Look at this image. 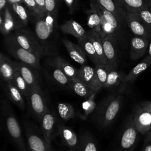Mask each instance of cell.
I'll list each match as a JSON object with an SVG mask.
<instances>
[{"label": "cell", "mask_w": 151, "mask_h": 151, "mask_svg": "<svg viewBox=\"0 0 151 151\" xmlns=\"http://www.w3.org/2000/svg\"><path fill=\"white\" fill-rule=\"evenodd\" d=\"M34 32L43 48L45 56H57L58 40L57 15L46 12L44 15H35Z\"/></svg>", "instance_id": "cell-1"}, {"label": "cell", "mask_w": 151, "mask_h": 151, "mask_svg": "<svg viewBox=\"0 0 151 151\" xmlns=\"http://www.w3.org/2000/svg\"><path fill=\"white\" fill-rule=\"evenodd\" d=\"M123 93H115L106 97L97 107L94 120L99 127H108L117 116L123 100Z\"/></svg>", "instance_id": "cell-2"}, {"label": "cell", "mask_w": 151, "mask_h": 151, "mask_svg": "<svg viewBox=\"0 0 151 151\" xmlns=\"http://www.w3.org/2000/svg\"><path fill=\"white\" fill-rule=\"evenodd\" d=\"M90 4H93L95 6L101 16L103 30V37L101 39L109 35H111L115 38L117 43L119 42L123 44V41L126 40V33L124 29L126 25L119 21L113 14L102 7L95 0L90 2Z\"/></svg>", "instance_id": "cell-3"}, {"label": "cell", "mask_w": 151, "mask_h": 151, "mask_svg": "<svg viewBox=\"0 0 151 151\" xmlns=\"http://www.w3.org/2000/svg\"><path fill=\"white\" fill-rule=\"evenodd\" d=\"M1 110L5 128L11 139L20 151H27L19 124L9 103L5 99L1 101Z\"/></svg>", "instance_id": "cell-4"}, {"label": "cell", "mask_w": 151, "mask_h": 151, "mask_svg": "<svg viewBox=\"0 0 151 151\" xmlns=\"http://www.w3.org/2000/svg\"><path fill=\"white\" fill-rule=\"evenodd\" d=\"M4 45L6 51L19 61L27 64L38 70L41 68L40 56L22 47L15 38L13 32L5 36Z\"/></svg>", "instance_id": "cell-5"}, {"label": "cell", "mask_w": 151, "mask_h": 151, "mask_svg": "<svg viewBox=\"0 0 151 151\" xmlns=\"http://www.w3.org/2000/svg\"><path fill=\"white\" fill-rule=\"evenodd\" d=\"M13 33L17 41L22 47L40 57L45 56L43 48L34 32L24 27L15 30Z\"/></svg>", "instance_id": "cell-6"}, {"label": "cell", "mask_w": 151, "mask_h": 151, "mask_svg": "<svg viewBox=\"0 0 151 151\" xmlns=\"http://www.w3.org/2000/svg\"><path fill=\"white\" fill-rule=\"evenodd\" d=\"M139 133L133 116L130 115L127 119L118 147L114 151H133L138 140Z\"/></svg>", "instance_id": "cell-7"}, {"label": "cell", "mask_w": 151, "mask_h": 151, "mask_svg": "<svg viewBox=\"0 0 151 151\" xmlns=\"http://www.w3.org/2000/svg\"><path fill=\"white\" fill-rule=\"evenodd\" d=\"M27 98L31 112L40 122L43 115L48 110V107L40 84L36 85L31 88L30 93Z\"/></svg>", "instance_id": "cell-8"}, {"label": "cell", "mask_w": 151, "mask_h": 151, "mask_svg": "<svg viewBox=\"0 0 151 151\" xmlns=\"http://www.w3.org/2000/svg\"><path fill=\"white\" fill-rule=\"evenodd\" d=\"M126 21L133 34L151 41V27L142 18L138 12L127 11Z\"/></svg>", "instance_id": "cell-9"}, {"label": "cell", "mask_w": 151, "mask_h": 151, "mask_svg": "<svg viewBox=\"0 0 151 151\" xmlns=\"http://www.w3.org/2000/svg\"><path fill=\"white\" fill-rule=\"evenodd\" d=\"M132 116L139 133L140 134H145L151 128V113L146 102L135 106Z\"/></svg>", "instance_id": "cell-10"}, {"label": "cell", "mask_w": 151, "mask_h": 151, "mask_svg": "<svg viewBox=\"0 0 151 151\" xmlns=\"http://www.w3.org/2000/svg\"><path fill=\"white\" fill-rule=\"evenodd\" d=\"M22 27V24L19 21L8 3L4 11L0 12L1 32L3 35L6 36L9 34L11 31H15Z\"/></svg>", "instance_id": "cell-11"}, {"label": "cell", "mask_w": 151, "mask_h": 151, "mask_svg": "<svg viewBox=\"0 0 151 151\" xmlns=\"http://www.w3.org/2000/svg\"><path fill=\"white\" fill-rule=\"evenodd\" d=\"M102 44L107 64L111 69H117L118 59L116 52L117 41L111 35L102 39Z\"/></svg>", "instance_id": "cell-12"}, {"label": "cell", "mask_w": 151, "mask_h": 151, "mask_svg": "<svg viewBox=\"0 0 151 151\" xmlns=\"http://www.w3.org/2000/svg\"><path fill=\"white\" fill-rule=\"evenodd\" d=\"M151 65V55H146L140 63L136 65L126 76H125L122 89V93H123L126 90L129 84L133 83L139 76L144 72L148 67Z\"/></svg>", "instance_id": "cell-13"}, {"label": "cell", "mask_w": 151, "mask_h": 151, "mask_svg": "<svg viewBox=\"0 0 151 151\" xmlns=\"http://www.w3.org/2000/svg\"><path fill=\"white\" fill-rule=\"evenodd\" d=\"M47 63L49 65L55 67L60 69L70 79L80 80L78 69L73 67L61 57L58 55L50 57V58L47 60Z\"/></svg>", "instance_id": "cell-14"}, {"label": "cell", "mask_w": 151, "mask_h": 151, "mask_svg": "<svg viewBox=\"0 0 151 151\" xmlns=\"http://www.w3.org/2000/svg\"><path fill=\"white\" fill-rule=\"evenodd\" d=\"M150 41L147 38L134 36L130 40V57L132 60H137L144 56L148 51Z\"/></svg>", "instance_id": "cell-15"}, {"label": "cell", "mask_w": 151, "mask_h": 151, "mask_svg": "<svg viewBox=\"0 0 151 151\" xmlns=\"http://www.w3.org/2000/svg\"><path fill=\"white\" fill-rule=\"evenodd\" d=\"M78 74L80 80L97 91L103 88L97 79L94 68L86 64L82 65L78 68Z\"/></svg>", "instance_id": "cell-16"}, {"label": "cell", "mask_w": 151, "mask_h": 151, "mask_svg": "<svg viewBox=\"0 0 151 151\" xmlns=\"http://www.w3.org/2000/svg\"><path fill=\"white\" fill-rule=\"evenodd\" d=\"M15 65L17 70L31 88L39 84L38 77L36 71L38 69L21 61H15Z\"/></svg>", "instance_id": "cell-17"}, {"label": "cell", "mask_w": 151, "mask_h": 151, "mask_svg": "<svg viewBox=\"0 0 151 151\" xmlns=\"http://www.w3.org/2000/svg\"><path fill=\"white\" fill-rule=\"evenodd\" d=\"M2 88L8 99L15 104L21 110H24L25 102L23 98L24 96L14 83L12 81L4 83Z\"/></svg>", "instance_id": "cell-18"}, {"label": "cell", "mask_w": 151, "mask_h": 151, "mask_svg": "<svg viewBox=\"0 0 151 151\" xmlns=\"http://www.w3.org/2000/svg\"><path fill=\"white\" fill-rule=\"evenodd\" d=\"M40 122L43 137L47 143L51 146V141L56 123L55 116L48 109Z\"/></svg>", "instance_id": "cell-19"}, {"label": "cell", "mask_w": 151, "mask_h": 151, "mask_svg": "<svg viewBox=\"0 0 151 151\" xmlns=\"http://www.w3.org/2000/svg\"><path fill=\"white\" fill-rule=\"evenodd\" d=\"M63 43L71 58L81 65L86 64L87 55L81 47L78 44L73 43L66 38L63 39Z\"/></svg>", "instance_id": "cell-20"}, {"label": "cell", "mask_w": 151, "mask_h": 151, "mask_svg": "<svg viewBox=\"0 0 151 151\" xmlns=\"http://www.w3.org/2000/svg\"><path fill=\"white\" fill-rule=\"evenodd\" d=\"M58 133L64 145L72 149L78 150L80 142L77 134L70 128L61 124H58L57 126Z\"/></svg>", "instance_id": "cell-21"}, {"label": "cell", "mask_w": 151, "mask_h": 151, "mask_svg": "<svg viewBox=\"0 0 151 151\" xmlns=\"http://www.w3.org/2000/svg\"><path fill=\"white\" fill-rule=\"evenodd\" d=\"M26 136L30 150L34 151H52L51 147L45 141L32 130L26 128Z\"/></svg>", "instance_id": "cell-22"}, {"label": "cell", "mask_w": 151, "mask_h": 151, "mask_svg": "<svg viewBox=\"0 0 151 151\" xmlns=\"http://www.w3.org/2000/svg\"><path fill=\"white\" fill-rule=\"evenodd\" d=\"M102 7L113 14L122 24L127 25L126 11L122 8L117 0H95Z\"/></svg>", "instance_id": "cell-23"}, {"label": "cell", "mask_w": 151, "mask_h": 151, "mask_svg": "<svg viewBox=\"0 0 151 151\" xmlns=\"http://www.w3.org/2000/svg\"><path fill=\"white\" fill-rule=\"evenodd\" d=\"M9 5L14 12V14L22 24V27L26 26L32 18V17H35V14L24 3H9Z\"/></svg>", "instance_id": "cell-24"}, {"label": "cell", "mask_w": 151, "mask_h": 151, "mask_svg": "<svg viewBox=\"0 0 151 151\" xmlns=\"http://www.w3.org/2000/svg\"><path fill=\"white\" fill-rule=\"evenodd\" d=\"M16 71L15 61L3 52L0 54V73L4 83L12 81Z\"/></svg>", "instance_id": "cell-25"}, {"label": "cell", "mask_w": 151, "mask_h": 151, "mask_svg": "<svg viewBox=\"0 0 151 151\" xmlns=\"http://www.w3.org/2000/svg\"><path fill=\"white\" fill-rule=\"evenodd\" d=\"M126 76L125 73L119 71L117 69H110L103 87L110 90H117V92L122 93L123 81Z\"/></svg>", "instance_id": "cell-26"}, {"label": "cell", "mask_w": 151, "mask_h": 151, "mask_svg": "<svg viewBox=\"0 0 151 151\" xmlns=\"http://www.w3.org/2000/svg\"><path fill=\"white\" fill-rule=\"evenodd\" d=\"M60 29L63 34L71 35L77 39L84 36L87 32L78 22L71 19L60 25Z\"/></svg>", "instance_id": "cell-27"}, {"label": "cell", "mask_w": 151, "mask_h": 151, "mask_svg": "<svg viewBox=\"0 0 151 151\" xmlns=\"http://www.w3.org/2000/svg\"><path fill=\"white\" fill-rule=\"evenodd\" d=\"M86 12L87 14V25L91 29L98 32L102 38L103 30L100 14L93 4H90V9L86 11Z\"/></svg>", "instance_id": "cell-28"}, {"label": "cell", "mask_w": 151, "mask_h": 151, "mask_svg": "<svg viewBox=\"0 0 151 151\" xmlns=\"http://www.w3.org/2000/svg\"><path fill=\"white\" fill-rule=\"evenodd\" d=\"M86 34L91 41L101 64L108 65L107 61L104 52L102 39L100 34L96 31L91 29L88 31H87Z\"/></svg>", "instance_id": "cell-29"}, {"label": "cell", "mask_w": 151, "mask_h": 151, "mask_svg": "<svg viewBox=\"0 0 151 151\" xmlns=\"http://www.w3.org/2000/svg\"><path fill=\"white\" fill-rule=\"evenodd\" d=\"M77 44L83 48L87 57H88V58L94 64V65L102 64L99 59L91 41L87 34H86L83 37L77 39Z\"/></svg>", "instance_id": "cell-30"}, {"label": "cell", "mask_w": 151, "mask_h": 151, "mask_svg": "<svg viewBox=\"0 0 151 151\" xmlns=\"http://www.w3.org/2000/svg\"><path fill=\"white\" fill-rule=\"evenodd\" d=\"M70 86L76 94L86 99L97 92L96 90L78 79H72Z\"/></svg>", "instance_id": "cell-31"}, {"label": "cell", "mask_w": 151, "mask_h": 151, "mask_svg": "<svg viewBox=\"0 0 151 151\" xmlns=\"http://www.w3.org/2000/svg\"><path fill=\"white\" fill-rule=\"evenodd\" d=\"M120 6L126 11L138 12L150 7L148 0H117ZM151 7V6H150Z\"/></svg>", "instance_id": "cell-32"}, {"label": "cell", "mask_w": 151, "mask_h": 151, "mask_svg": "<svg viewBox=\"0 0 151 151\" xmlns=\"http://www.w3.org/2000/svg\"><path fill=\"white\" fill-rule=\"evenodd\" d=\"M96 93L91 95L89 98L86 99L81 104V111L78 112V116L82 120H85L87 117L96 109V103L95 96Z\"/></svg>", "instance_id": "cell-33"}, {"label": "cell", "mask_w": 151, "mask_h": 151, "mask_svg": "<svg viewBox=\"0 0 151 151\" xmlns=\"http://www.w3.org/2000/svg\"><path fill=\"white\" fill-rule=\"evenodd\" d=\"M12 81L19 89V90L21 91V93L24 97H27L29 96L31 88L28 86L26 81L22 77V76L21 75L19 72L17 70V68Z\"/></svg>", "instance_id": "cell-34"}, {"label": "cell", "mask_w": 151, "mask_h": 151, "mask_svg": "<svg viewBox=\"0 0 151 151\" xmlns=\"http://www.w3.org/2000/svg\"><path fill=\"white\" fill-rule=\"evenodd\" d=\"M57 110L59 116L64 121H68L73 119L75 116L74 109L69 103H58L57 104Z\"/></svg>", "instance_id": "cell-35"}, {"label": "cell", "mask_w": 151, "mask_h": 151, "mask_svg": "<svg viewBox=\"0 0 151 151\" xmlns=\"http://www.w3.org/2000/svg\"><path fill=\"white\" fill-rule=\"evenodd\" d=\"M50 67L52 69L50 75L51 78L54 81L61 86H70L71 79H70L60 69L53 66Z\"/></svg>", "instance_id": "cell-36"}, {"label": "cell", "mask_w": 151, "mask_h": 151, "mask_svg": "<svg viewBox=\"0 0 151 151\" xmlns=\"http://www.w3.org/2000/svg\"><path fill=\"white\" fill-rule=\"evenodd\" d=\"M78 150V151H97L94 139L87 134L81 136Z\"/></svg>", "instance_id": "cell-37"}, {"label": "cell", "mask_w": 151, "mask_h": 151, "mask_svg": "<svg viewBox=\"0 0 151 151\" xmlns=\"http://www.w3.org/2000/svg\"><path fill=\"white\" fill-rule=\"evenodd\" d=\"M94 69L97 79L101 86L103 87L106 82L109 73L111 68L108 65L97 64L95 65Z\"/></svg>", "instance_id": "cell-38"}, {"label": "cell", "mask_w": 151, "mask_h": 151, "mask_svg": "<svg viewBox=\"0 0 151 151\" xmlns=\"http://www.w3.org/2000/svg\"><path fill=\"white\" fill-rule=\"evenodd\" d=\"M60 0H45V6L46 12L57 15Z\"/></svg>", "instance_id": "cell-39"}, {"label": "cell", "mask_w": 151, "mask_h": 151, "mask_svg": "<svg viewBox=\"0 0 151 151\" xmlns=\"http://www.w3.org/2000/svg\"><path fill=\"white\" fill-rule=\"evenodd\" d=\"M24 2L35 14V15H41L44 14L41 11L34 0H24Z\"/></svg>", "instance_id": "cell-40"}, {"label": "cell", "mask_w": 151, "mask_h": 151, "mask_svg": "<svg viewBox=\"0 0 151 151\" xmlns=\"http://www.w3.org/2000/svg\"><path fill=\"white\" fill-rule=\"evenodd\" d=\"M142 18L151 27V7H148L138 11Z\"/></svg>", "instance_id": "cell-41"}, {"label": "cell", "mask_w": 151, "mask_h": 151, "mask_svg": "<svg viewBox=\"0 0 151 151\" xmlns=\"http://www.w3.org/2000/svg\"><path fill=\"white\" fill-rule=\"evenodd\" d=\"M70 14H73L78 8L79 0H64Z\"/></svg>", "instance_id": "cell-42"}, {"label": "cell", "mask_w": 151, "mask_h": 151, "mask_svg": "<svg viewBox=\"0 0 151 151\" xmlns=\"http://www.w3.org/2000/svg\"><path fill=\"white\" fill-rule=\"evenodd\" d=\"M146 134V135L142 151H151V128Z\"/></svg>", "instance_id": "cell-43"}, {"label": "cell", "mask_w": 151, "mask_h": 151, "mask_svg": "<svg viewBox=\"0 0 151 151\" xmlns=\"http://www.w3.org/2000/svg\"><path fill=\"white\" fill-rule=\"evenodd\" d=\"M37 5L39 6L41 11L44 13H46L45 6V0H34Z\"/></svg>", "instance_id": "cell-44"}, {"label": "cell", "mask_w": 151, "mask_h": 151, "mask_svg": "<svg viewBox=\"0 0 151 151\" xmlns=\"http://www.w3.org/2000/svg\"><path fill=\"white\" fill-rule=\"evenodd\" d=\"M8 0H0V12H2L4 11V9L8 5Z\"/></svg>", "instance_id": "cell-45"}, {"label": "cell", "mask_w": 151, "mask_h": 151, "mask_svg": "<svg viewBox=\"0 0 151 151\" xmlns=\"http://www.w3.org/2000/svg\"><path fill=\"white\" fill-rule=\"evenodd\" d=\"M9 3H24V0H8Z\"/></svg>", "instance_id": "cell-46"}, {"label": "cell", "mask_w": 151, "mask_h": 151, "mask_svg": "<svg viewBox=\"0 0 151 151\" xmlns=\"http://www.w3.org/2000/svg\"><path fill=\"white\" fill-rule=\"evenodd\" d=\"M146 106H147L149 111L151 113V102H146Z\"/></svg>", "instance_id": "cell-47"}, {"label": "cell", "mask_w": 151, "mask_h": 151, "mask_svg": "<svg viewBox=\"0 0 151 151\" xmlns=\"http://www.w3.org/2000/svg\"><path fill=\"white\" fill-rule=\"evenodd\" d=\"M148 54L151 55V41L149 44V48H148Z\"/></svg>", "instance_id": "cell-48"}, {"label": "cell", "mask_w": 151, "mask_h": 151, "mask_svg": "<svg viewBox=\"0 0 151 151\" xmlns=\"http://www.w3.org/2000/svg\"><path fill=\"white\" fill-rule=\"evenodd\" d=\"M148 2H149L150 6H151V0H148Z\"/></svg>", "instance_id": "cell-49"}, {"label": "cell", "mask_w": 151, "mask_h": 151, "mask_svg": "<svg viewBox=\"0 0 151 151\" xmlns=\"http://www.w3.org/2000/svg\"><path fill=\"white\" fill-rule=\"evenodd\" d=\"M94 0H90V2H93Z\"/></svg>", "instance_id": "cell-50"}, {"label": "cell", "mask_w": 151, "mask_h": 151, "mask_svg": "<svg viewBox=\"0 0 151 151\" xmlns=\"http://www.w3.org/2000/svg\"><path fill=\"white\" fill-rule=\"evenodd\" d=\"M31 151H34V150H31Z\"/></svg>", "instance_id": "cell-51"}]
</instances>
